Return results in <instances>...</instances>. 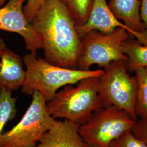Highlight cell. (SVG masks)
Masks as SVG:
<instances>
[{
	"label": "cell",
	"mask_w": 147,
	"mask_h": 147,
	"mask_svg": "<svg viewBox=\"0 0 147 147\" xmlns=\"http://www.w3.org/2000/svg\"><path fill=\"white\" fill-rule=\"evenodd\" d=\"M31 23L42 39L44 59L60 67L76 69L81 40L67 6L59 0H44Z\"/></svg>",
	"instance_id": "obj_1"
},
{
	"label": "cell",
	"mask_w": 147,
	"mask_h": 147,
	"mask_svg": "<svg viewBox=\"0 0 147 147\" xmlns=\"http://www.w3.org/2000/svg\"><path fill=\"white\" fill-rule=\"evenodd\" d=\"M22 60L26 68V74L21 92L30 95L38 91L47 102L53 99L61 87L76 84L87 78L99 77L104 72L101 69L82 70L60 67L31 53L26 54Z\"/></svg>",
	"instance_id": "obj_2"
},
{
	"label": "cell",
	"mask_w": 147,
	"mask_h": 147,
	"mask_svg": "<svg viewBox=\"0 0 147 147\" xmlns=\"http://www.w3.org/2000/svg\"><path fill=\"white\" fill-rule=\"evenodd\" d=\"M99 77L79 81L75 87L65 86L47 102L48 111L55 119L63 118L80 125L85 123L96 111L103 107L98 91Z\"/></svg>",
	"instance_id": "obj_3"
},
{
	"label": "cell",
	"mask_w": 147,
	"mask_h": 147,
	"mask_svg": "<svg viewBox=\"0 0 147 147\" xmlns=\"http://www.w3.org/2000/svg\"><path fill=\"white\" fill-rule=\"evenodd\" d=\"M32 95L31 104L21 120L2 133L0 147H36L56 121L49 113L44 96L38 91Z\"/></svg>",
	"instance_id": "obj_4"
},
{
	"label": "cell",
	"mask_w": 147,
	"mask_h": 147,
	"mask_svg": "<svg viewBox=\"0 0 147 147\" xmlns=\"http://www.w3.org/2000/svg\"><path fill=\"white\" fill-rule=\"evenodd\" d=\"M99 77L98 91L104 107L114 106L125 111L135 121V98L137 81L135 76H130L125 61H115L104 68Z\"/></svg>",
	"instance_id": "obj_5"
},
{
	"label": "cell",
	"mask_w": 147,
	"mask_h": 147,
	"mask_svg": "<svg viewBox=\"0 0 147 147\" xmlns=\"http://www.w3.org/2000/svg\"><path fill=\"white\" fill-rule=\"evenodd\" d=\"M136 121L125 111L109 106L95 112L80 125L79 132L90 147H110L112 142L131 130Z\"/></svg>",
	"instance_id": "obj_6"
},
{
	"label": "cell",
	"mask_w": 147,
	"mask_h": 147,
	"mask_svg": "<svg viewBox=\"0 0 147 147\" xmlns=\"http://www.w3.org/2000/svg\"><path fill=\"white\" fill-rule=\"evenodd\" d=\"M130 36L125 29L121 27L109 34L95 30L89 32L81 39V50L76 69L89 70L93 65L104 68L115 61L126 62L122 45Z\"/></svg>",
	"instance_id": "obj_7"
},
{
	"label": "cell",
	"mask_w": 147,
	"mask_h": 147,
	"mask_svg": "<svg viewBox=\"0 0 147 147\" xmlns=\"http://www.w3.org/2000/svg\"><path fill=\"white\" fill-rule=\"evenodd\" d=\"M26 1L9 0L0 7V30L20 35L27 50L37 55L42 49V39L24 14V4Z\"/></svg>",
	"instance_id": "obj_8"
},
{
	"label": "cell",
	"mask_w": 147,
	"mask_h": 147,
	"mask_svg": "<svg viewBox=\"0 0 147 147\" xmlns=\"http://www.w3.org/2000/svg\"><path fill=\"white\" fill-rule=\"evenodd\" d=\"M119 27L125 29L130 36L136 39L143 45H147V36L132 31L118 20L111 11L106 0H92L87 20L84 25L76 26V30L79 37L81 39L92 31L95 30L105 34H109Z\"/></svg>",
	"instance_id": "obj_9"
},
{
	"label": "cell",
	"mask_w": 147,
	"mask_h": 147,
	"mask_svg": "<svg viewBox=\"0 0 147 147\" xmlns=\"http://www.w3.org/2000/svg\"><path fill=\"white\" fill-rule=\"evenodd\" d=\"M79 127L73 121L56 119L36 147H91L82 138Z\"/></svg>",
	"instance_id": "obj_10"
},
{
	"label": "cell",
	"mask_w": 147,
	"mask_h": 147,
	"mask_svg": "<svg viewBox=\"0 0 147 147\" xmlns=\"http://www.w3.org/2000/svg\"><path fill=\"white\" fill-rule=\"evenodd\" d=\"M0 88L17 90L26 78L23 60L20 56L6 48L0 56Z\"/></svg>",
	"instance_id": "obj_11"
},
{
	"label": "cell",
	"mask_w": 147,
	"mask_h": 147,
	"mask_svg": "<svg viewBox=\"0 0 147 147\" xmlns=\"http://www.w3.org/2000/svg\"><path fill=\"white\" fill-rule=\"evenodd\" d=\"M108 6L113 16L127 28L147 36L140 16V0H110Z\"/></svg>",
	"instance_id": "obj_12"
},
{
	"label": "cell",
	"mask_w": 147,
	"mask_h": 147,
	"mask_svg": "<svg viewBox=\"0 0 147 147\" xmlns=\"http://www.w3.org/2000/svg\"><path fill=\"white\" fill-rule=\"evenodd\" d=\"M123 53L127 57L128 72H135L147 67V45H143L134 37H129L122 45Z\"/></svg>",
	"instance_id": "obj_13"
},
{
	"label": "cell",
	"mask_w": 147,
	"mask_h": 147,
	"mask_svg": "<svg viewBox=\"0 0 147 147\" xmlns=\"http://www.w3.org/2000/svg\"><path fill=\"white\" fill-rule=\"evenodd\" d=\"M137 88L135 113L138 119H147V67L135 71Z\"/></svg>",
	"instance_id": "obj_14"
},
{
	"label": "cell",
	"mask_w": 147,
	"mask_h": 147,
	"mask_svg": "<svg viewBox=\"0 0 147 147\" xmlns=\"http://www.w3.org/2000/svg\"><path fill=\"white\" fill-rule=\"evenodd\" d=\"M16 101L17 98L13 96L11 90L0 88V138L5 124L16 117Z\"/></svg>",
	"instance_id": "obj_15"
},
{
	"label": "cell",
	"mask_w": 147,
	"mask_h": 147,
	"mask_svg": "<svg viewBox=\"0 0 147 147\" xmlns=\"http://www.w3.org/2000/svg\"><path fill=\"white\" fill-rule=\"evenodd\" d=\"M68 8L76 26L87 21L91 9L92 0H59Z\"/></svg>",
	"instance_id": "obj_16"
},
{
	"label": "cell",
	"mask_w": 147,
	"mask_h": 147,
	"mask_svg": "<svg viewBox=\"0 0 147 147\" xmlns=\"http://www.w3.org/2000/svg\"><path fill=\"white\" fill-rule=\"evenodd\" d=\"M110 147H147V145L130 130L112 142Z\"/></svg>",
	"instance_id": "obj_17"
},
{
	"label": "cell",
	"mask_w": 147,
	"mask_h": 147,
	"mask_svg": "<svg viewBox=\"0 0 147 147\" xmlns=\"http://www.w3.org/2000/svg\"><path fill=\"white\" fill-rule=\"evenodd\" d=\"M7 0H0V7L5 5ZM44 0H27L26 4L24 7L23 10L27 19L30 23L37 11L42 5Z\"/></svg>",
	"instance_id": "obj_18"
},
{
	"label": "cell",
	"mask_w": 147,
	"mask_h": 147,
	"mask_svg": "<svg viewBox=\"0 0 147 147\" xmlns=\"http://www.w3.org/2000/svg\"><path fill=\"white\" fill-rule=\"evenodd\" d=\"M131 131L135 136L147 145V119H138L133 126Z\"/></svg>",
	"instance_id": "obj_19"
},
{
	"label": "cell",
	"mask_w": 147,
	"mask_h": 147,
	"mask_svg": "<svg viewBox=\"0 0 147 147\" xmlns=\"http://www.w3.org/2000/svg\"><path fill=\"white\" fill-rule=\"evenodd\" d=\"M140 16L147 33V0L140 1Z\"/></svg>",
	"instance_id": "obj_20"
},
{
	"label": "cell",
	"mask_w": 147,
	"mask_h": 147,
	"mask_svg": "<svg viewBox=\"0 0 147 147\" xmlns=\"http://www.w3.org/2000/svg\"><path fill=\"white\" fill-rule=\"evenodd\" d=\"M7 47L6 46V44L5 42V40L3 38H0V56Z\"/></svg>",
	"instance_id": "obj_21"
}]
</instances>
